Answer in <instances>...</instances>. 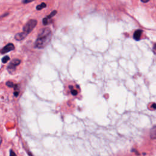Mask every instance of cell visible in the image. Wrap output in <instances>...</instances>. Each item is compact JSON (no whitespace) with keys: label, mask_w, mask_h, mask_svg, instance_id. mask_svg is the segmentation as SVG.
<instances>
[{"label":"cell","mask_w":156,"mask_h":156,"mask_svg":"<svg viewBox=\"0 0 156 156\" xmlns=\"http://www.w3.org/2000/svg\"><path fill=\"white\" fill-rule=\"evenodd\" d=\"M43 24H44V25L45 26H46L48 24V20L46 18L43 19Z\"/></svg>","instance_id":"12"},{"label":"cell","mask_w":156,"mask_h":156,"mask_svg":"<svg viewBox=\"0 0 156 156\" xmlns=\"http://www.w3.org/2000/svg\"><path fill=\"white\" fill-rule=\"evenodd\" d=\"M142 1V2L144 3H148V1H150V0H141Z\"/></svg>","instance_id":"17"},{"label":"cell","mask_w":156,"mask_h":156,"mask_svg":"<svg viewBox=\"0 0 156 156\" xmlns=\"http://www.w3.org/2000/svg\"><path fill=\"white\" fill-rule=\"evenodd\" d=\"M51 36L52 32L49 28H42L38 35L37 40L35 42L34 47L37 49H43L45 48L50 42Z\"/></svg>","instance_id":"1"},{"label":"cell","mask_w":156,"mask_h":156,"mask_svg":"<svg viewBox=\"0 0 156 156\" xmlns=\"http://www.w3.org/2000/svg\"><path fill=\"white\" fill-rule=\"evenodd\" d=\"M9 60H10V57H9V56H6L3 58L1 60H2V62L3 63V64H6V63H7L8 61Z\"/></svg>","instance_id":"10"},{"label":"cell","mask_w":156,"mask_h":156,"mask_svg":"<svg viewBox=\"0 0 156 156\" xmlns=\"http://www.w3.org/2000/svg\"><path fill=\"white\" fill-rule=\"evenodd\" d=\"M10 156H17V155H16V154L12 150H11V151H10Z\"/></svg>","instance_id":"16"},{"label":"cell","mask_w":156,"mask_h":156,"mask_svg":"<svg viewBox=\"0 0 156 156\" xmlns=\"http://www.w3.org/2000/svg\"><path fill=\"white\" fill-rule=\"evenodd\" d=\"M21 63V60L19 59H13L12 61H11V63L9 64L7 67V71H9V73H14V71H15L16 68Z\"/></svg>","instance_id":"3"},{"label":"cell","mask_w":156,"mask_h":156,"mask_svg":"<svg viewBox=\"0 0 156 156\" xmlns=\"http://www.w3.org/2000/svg\"><path fill=\"white\" fill-rule=\"evenodd\" d=\"M46 7V3H41L40 5H38V6L36 7V9L37 10H41L43 9H44V8H45Z\"/></svg>","instance_id":"8"},{"label":"cell","mask_w":156,"mask_h":156,"mask_svg":"<svg viewBox=\"0 0 156 156\" xmlns=\"http://www.w3.org/2000/svg\"><path fill=\"white\" fill-rule=\"evenodd\" d=\"M154 48V53H155V44H154V48Z\"/></svg>","instance_id":"19"},{"label":"cell","mask_w":156,"mask_h":156,"mask_svg":"<svg viewBox=\"0 0 156 156\" xmlns=\"http://www.w3.org/2000/svg\"><path fill=\"white\" fill-rule=\"evenodd\" d=\"M14 49H15V46L14 45V44H9L6 45L3 49H1V50H0V53H1V54H6V53H7L8 52H10L11 51L14 50Z\"/></svg>","instance_id":"4"},{"label":"cell","mask_w":156,"mask_h":156,"mask_svg":"<svg viewBox=\"0 0 156 156\" xmlns=\"http://www.w3.org/2000/svg\"><path fill=\"white\" fill-rule=\"evenodd\" d=\"M28 35H26L25 33L24 32H21V33H19V34H16L15 36V39L16 40H22L24 39H25V38L27 37Z\"/></svg>","instance_id":"5"},{"label":"cell","mask_w":156,"mask_h":156,"mask_svg":"<svg viewBox=\"0 0 156 156\" xmlns=\"http://www.w3.org/2000/svg\"><path fill=\"white\" fill-rule=\"evenodd\" d=\"M15 85V84H14V83L11 82V81H8V82H6V85L10 88H12V87L14 88Z\"/></svg>","instance_id":"11"},{"label":"cell","mask_w":156,"mask_h":156,"mask_svg":"<svg viewBox=\"0 0 156 156\" xmlns=\"http://www.w3.org/2000/svg\"><path fill=\"white\" fill-rule=\"evenodd\" d=\"M37 24V21L36 20H31L26 23L23 28V32L25 33L26 35H28L34 29Z\"/></svg>","instance_id":"2"},{"label":"cell","mask_w":156,"mask_h":156,"mask_svg":"<svg viewBox=\"0 0 156 156\" xmlns=\"http://www.w3.org/2000/svg\"><path fill=\"white\" fill-rule=\"evenodd\" d=\"M71 94H72L73 95H74V96H76V95H77V91L75 90H73V89L71 90Z\"/></svg>","instance_id":"14"},{"label":"cell","mask_w":156,"mask_h":156,"mask_svg":"<svg viewBox=\"0 0 156 156\" xmlns=\"http://www.w3.org/2000/svg\"><path fill=\"white\" fill-rule=\"evenodd\" d=\"M14 96L15 97H17L19 94V92H20V86L18 84H15L14 86Z\"/></svg>","instance_id":"7"},{"label":"cell","mask_w":156,"mask_h":156,"mask_svg":"<svg viewBox=\"0 0 156 156\" xmlns=\"http://www.w3.org/2000/svg\"><path fill=\"white\" fill-rule=\"evenodd\" d=\"M33 1H34V0H23L22 2L23 4H28V3H31Z\"/></svg>","instance_id":"15"},{"label":"cell","mask_w":156,"mask_h":156,"mask_svg":"<svg viewBox=\"0 0 156 156\" xmlns=\"http://www.w3.org/2000/svg\"><path fill=\"white\" fill-rule=\"evenodd\" d=\"M153 134V138H155V127L154 126L151 130V134Z\"/></svg>","instance_id":"13"},{"label":"cell","mask_w":156,"mask_h":156,"mask_svg":"<svg viewBox=\"0 0 156 156\" xmlns=\"http://www.w3.org/2000/svg\"><path fill=\"white\" fill-rule=\"evenodd\" d=\"M56 14H57V11H53L52 12H51V14L49 15H48L47 16H46V19H47L48 20L49 19H51V18H52V17H54V16H55L56 15Z\"/></svg>","instance_id":"9"},{"label":"cell","mask_w":156,"mask_h":156,"mask_svg":"<svg viewBox=\"0 0 156 156\" xmlns=\"http://www.w3.org/2000/svg\"><path fill=\"white\" fill-rule=\"evenodd\" d=\"M142 32L143 31L140 29L135 31L134 34V39H135V40H139L141 38V35L142 34Z\"/></svg>","instance_id":"6"},{"label":"cell","mask_w":156,"mask_h":156,"mask_svg":"<svg viewBox=\"0 0 156 156\" xmlns=\"http://www.w3.org/2000/svg\"><path fill=\"white\" fill-rule=\"evenodd\" d=\"M1 143H2V137H1V136H0V145H1Z\"/></svg>","instance_id":"18"}]
</instances>
